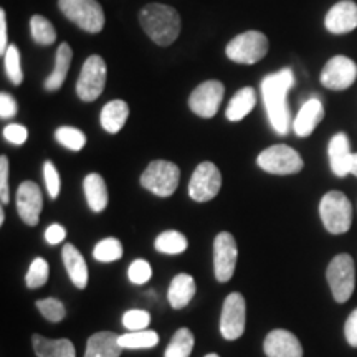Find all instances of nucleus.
<instances>
[{"instance_id":"f257e3e1","label":"nucleus","mask_w":357,"mask_h":357,"mask_svg":"<svg viewBox=\"0 0 357 357\" xmlns=\"http://www.w3.org/2000/svg\"><path fill=\"white\" fill-rule=\"evenodd\" d=\"M294 86V75L289 68H283L268 75L261 82V96L265 102L268 121L280 136H287L291 126V114L288 106V93Z\"/></svg>"},{"instance_id":"f03ea898","label":"nucleus","mask_w":357,"mask_h":357,"mask_svg":"<svg viewBox=\"0 0 357 357\" xmlns=\"http://www.w3.org/2000/svg\"><path fill=\"white\" fill-rule=\"evenodd\" d=\"M139 22L147 37L159 47H169L181 33V17L171 6L147 3L139 13Z\"/></svg>"},{"instance_id":"7ed1b4c3","label":"nucleus","mask_w":357,"mask_h":357,"mask_svg":"<svg viewBox=\"0 0 357 357\" xmlns=\"http://www.w3.org/2000/svg\"><path fill=\"white\" fill-rule=\"evenodd\" d=\"M319 215L329 234H346L352 223V205L342 192L331 190L321 199Z\"/></svg>"},{"instance_id":"20e7f679","label":"nucleus","mask_w":357,"mask_h":357,"mask_svg":"<svg viewBox=\"0 0 357 357\" xmlns=\"http://www.w3.org/2000/svg\"><path fill=\"white\" fill-rule=\"evenodd\" d=\"M60 10L70 22L88 33H100L105 26V12L96 0H58Z\"/></svg>"},{"instance_id":"39448f33","label":"nucleus","mask_w":357,"mask_h":357,"mask_svg":"<svg viewBox=\"0 0 357 357\" xmlns=\"http://www.w3.org/2000/svg\"><path fill=\"white\" fill-rule=\"evenodd\" d=\"M268 48H270V43H268L266 35L257 30H250L231 38L225 52L227 56L235 63L253 65L266 56Z\"/></svg>"},{"instance_id":"423d86ee","label":"nucleus","mask_w":357,"mask_h":357,"mask_svg":"<svg viewBox=\"0 0 357 357\" xmlns=\"http://www.w3.org/2000/svg\"><path fill=\"white\" fill-rule=\"evenodd\" d=\"M181 171L169 160H153L141 176V185L158 197H171L176 192Z\"/></svg>"},{"instance_id":"0eeeda50","label":"nucleus","mask_w":357,"mask_h":357,"mask_svg":"<svg viewBox=\"0 0 357 357\" xmlns=\"http://www.w3.org/2000/svg\"><path fill=\"white\" fill-rule=\"evenodd\" d=\"M326 278H328L334 300L337 303H346L349 300L356 287V270L352 257L347 253L334 257L326 271Z\"/></svg>"},{"instance_id":"6e6552de","label":"nucleus","mask_w":357,"mask_h":357,"mask_svg":"<svg viewBox=\"0 0 357 357\" xmlns=\"http://www.w3.org/2000/svg\"><path fill=\"white\" fill-rule=\"evenodd\" d=\"M257 164L268 174L276 176H289L300 172L305 162L301 155L287 144H275L258 155Z\"/></svg>"},{"instance_id":"1a4fd4ad","label":"nucleus","mask_w":357,"mask_h":357,"mask_svg":"<svg viewBox=\"0 0 357 357\" xmlns=\"http://www.w3.org/2000/svg\"><path fill=\"white\" fill-rule=\"evenodd\" d=\"M106 63L100 55H91L83 63L77 83V95L82 101L91 102L102 95L106 86Z\"/></svg>"},{"instance_id":"9d476101","label":"nucleus","mask_w":357,"mask_h":357,"mask_svg":"<svg viewBox=\"0 0 357 357\" xmlns=\"http://www.w3.org/2000/svg\"><path fill=\"white\" fill-rule=\"evenodd\" d=\"M247 324V305L240 293H230L225 298L220 316V333L227 341L242 337Z\"/></svg>"},{"instance_id":"9b49d317","label":"nucleus","mask_w":357,"mask_h":357,"mask_svg":"<svg viewBox=\"0 0 357 357\" xmlns=\"http://www.w3.org/2000/svg\"><path fill=\"white\" fill-rule=\"evenodd\" d=\"M222 174L213 162L199 164L189 182V195L195 202H208L220 192Z\"/></svg>"},{"instance_id":"f8f14e48","label":"nucleus","mask_w":357,"mask_h":357,"mask_svg":"<svg viewBox=\"0 0 357 357\" xmlns=\"http://www.w3.org/2000/svg\"><path fill=\"white\" fill-rule=\"evenodd\" d=\"M236 257H238V248L234 235L229 231H222L213 240V270H215V278L220 283H227L235 273Z\"/></svg>"},{"instance_id":"ddd939ff","label":"nucleus","mask_w":357,"mask_h":357,"mask_svg":"<svg viewBox=\"0 0 357 357\" xmlns=\"http://www.w3.org/2000/svg\"><path fill=\"white\" fill-rule=\"evenodd\" d=\"M223 84L217 79H208L192 91L189 98V108L200 118L211 119L218 113L223 100Z\"/></svg>"},{"instance_id":"4468645a","label":"nucleus","mask_w":357,"mask_h":357,"mask_svg":"<svg viewBox=\"0 0 357 357\" xmlns=\"http://www.w3.org/2000/svg\"><path fill=\"white\" fill-rule=\"evenodd\" d=\"M357 78V65L351 58L337 55L331 58L321 71V83L334 91H344L351 88Z\"/></svg>"},{"instance_id":"2eb2a0df","label":"nucleus","mask_w":357,"mask_h":357,"mask_svg":"<svg viewBox=\"0 0 357 357\" xmlns=\"http://www.w3.org/2000/svg\"><path fill=\"white\" fill-rule=\"evenodd\" d=\"M43 207V195L40 187L32 181H25L17 190V211L26 225L35 227L40 220Z\"/></svg>"},{"instance_id":"dca6fc26","label":"nucleus","mask_w":357,"mask_h":357,"mask_svg":"<svg viewBox=\"0 0 357 357\" xmlns=\"http://www.w3.org/2000/svg\"><path fill=\"white\" fill-rule=\"evenodd\" d=\"M324 25L334 35L352 32L357 29V6L352 0H341L328 12Z\"/></svg>"},{"instance_id":"f3484780","label":"nucleus","mask_w":357,"mask_h":357,"mask_svg":"<svg viewBox=\"0 0 357 357\" xmlns=\"http://www.w3.org/2000/svg\"><path fill=\"white\" fill-rule=\"evenodd\" d=\"M263 351L266 357H303L301 342L287 329H275L265 337Z\"/></svg>"},{"instance_id":"a211bd4d","label":"nucleus","mask_w":357,"mask_h":357,"mask_svg":"<svg viewBox=\"0 0 357 357\" xmlns=\"http://www.w3.org/2000/svg\"><path fill=\"white\" fill-rule=\"evenodd\" d=\"M328 155L329 166H331L334 176L346 177L347 174H351V142L344 132H337L336 136H333V139L329 141L328 146Z\"/></svg>"},{"instance_id":"6ab92c4d","label":"nucleus","mask_w":357,"mask_h":357,"mask_svg":"<svg viewBox=\"0 0 357 357\" xmlns=\"http://www.w3.org/2000/svg\"><path fill=\"white\" fill-rule=\"evenodd\" d=\"M324 118V106L319 98H311L301 106L300 113L296 114L293 121V129L298 137H307L312 134L316 126L323 121Z\"/></svg>"},{"instance_id":"aec40b11","label":"nucleus","mask_w":357,"mask_h":357,"mask_svg":"<svg viewBox=\"0 0 357 357\" xmlns=\"http://www.w3.org/2000/svg\"><path fill=\"white\" fill-rule=\"evenodd\" d=\"M61 257H63L65 268L66 271H68L71 283H73L78 289L86 288L88 266L83 255L78 252V248L75 247V245L66 243L63 247V252H61Z\"/></svg>"},{"instance_id":"412c9836","label":"nucleus","mask_w":357,"mask_h":357,"mask_svg":"<svg viewBox=\"0 0 357 357\" xmlns=\"http://www.w3.org/2000/svg\"><path fill=\"white\" fill-rule=\"evenodd\" d=\"M123 347L119 346V336L109 331L93 334L88 339L84 357H119Z\"/></svg>"},{"instance_id":"4be33fe9","label":"nucleus","mask_w":357,"mask_h":357,"mask_svg":"<svg viewBox=\"0 0 357 357\" xmlns=\"http://www.w3.org/2000/svg\"><path fill=\"white\" fill-rule=\"evenodd\" d=\"M195 294V281L190 275L178 273L174 276L169 287L167 300L174 310H182L192 301Z\"/></svg>"},{"instance_id":"5701e85b","label":"nucleus","mask_w":357,"mask_h":357,"mask_svg":"<svg viewBox=\"0 0 357 357\" xmlns=\"http://www.w3.org/2000/svg\"><path fill=\"white\" fill-rule=\"evenodd\" d=\"M84 195L86 202L93 212H102L108 205V187H106L105 178L100 174L91 172L84 177L83 182Z\"/></svg>"},{"instance_id":"b1692460","label":"nucleus","mask_w":357,"mask_h":357,"mask_svg":"<svg viewBox=\"0 0 357 357\" xmlns=\"http://www.w3.org/2000/svg\"><path fill=\"white\" fill-rule=\"evenodd\" d=\"M71 58H73V50L70 48L68 43H61L56 50L55 56V68L50 73V77L45 79L43 86L47 91H56L63 86L66 75H68Z\"/></svg>"},{"instance_id":"393cba45","label":"nucleus","mask_w":357,"mask_h":357,"mask_svg":"<svg viewBox=\"0 0 357 357\" xmlns=\"http://www.w3.org/2000/svg\"><path fill=\"white\" fill-rule=\"evenodd\" d=\"M32 342L38 357H77L75 346L68 339H47L35 334Z\"/></svg>"},{"instance_id":"a878e982","label":"nucleus","mask_w":357,"mask_h":357,"mask_svg":"<svg viewBox=\"0 0 357 357\" xmlns=\"http://www.w3.org/2000/svg\"><path fill=\"white\" fill-rule=\"evenodd\" d=\"M129 116V106L126 101L121 100H114L106 102L105 108L101 111V126L106 132L109 134H116L123 129L124 124L128 121Z\"/></svg>"},{"instance_id":"bb28decb","label":"nucleus","mask_w":357,"mask_h":357,"mask_svg":"<svg viewBox=\"0 0 357 357\" xmlns=\"http://www.w3.org/2000/svg\"><path fill=\"white\" fill-rule=\"evenodd\" d=\"M257 105V93L253 88H242L236 91V95L231 98L229 106H227L225 116L229 121H242L245 116L252 113V109Z\"/></svg>"},{"instance_id":"cd10ccee","label":"nucleus","mask_w":357,"mask_h":357,"mask_svg":"<svg viewBox=\"0 0 357 357\" xmlns=\"http://www.w3.org/2000/svg\"><path fill=\"white\" fill-rule=\"evenodd\" d=\"M187 245L189 243H187L185 235L176 230H167L155 238L154 247L158 252L166 253V255H178V253L185 252Z\"/></svg>"},{"instance_id":"c85d7f7f","label":"nucleus","mask_w":357,"mask_h":357,"mask_svg":"<svg viewBox=\"0 0 357 357\" xmlns=\"http://www.w3.org/2000/svg\"><path fill=\"white\" fill-rule=\"evenodd\" d=\"M194 334L187 328H181L174 334L169 342L164 357H189L194 349Z\"/></svg>"},{"instance_id":"c756f323","label":"nucleus","mask_w":357,"mask_h":357,"mask_svg":"<svg viewBox=\"0 0 357 357\" xmlns=\"http://www.w3.org/2000/svg\"><path fill=\"white\" fill-rule=\"evenodd\" d=\"M159 344V334L155 331H132L119 336L123 349H149Z\"/></svg>"},{"instance_id":"7c9ffc66","label":"nucleus","mask_w":357,"mask_h":357,"mask_svg":"<svg viewBox=\"0 0 357 357\" xmlns=\"http://www.w3.org/2000/svg\"><path fill=\"white\" fill-rule=\"evenodd\" d=\"M30 32L35 43L52 45L56 40V30L53 29L52 22L42 15H33L30 19Z\"/></svg>"},{"instance_id":"2f4dec72","label":"nucleus","mask_w":357,"mask_h":357,"mask_svg":"<svg viewBox=\"0 0 357 357\" xmlns=\"http://www.w3.org/2000/svg\"><path fill=\"white\" fill-rule=\"evenodd\" d=\"M95 260L101 263H111L123 257V245L118 238H105L93 250Z\"/></svg>"},{"instance_id":"473e14b6","label":"nucleus","mask_w":357,"mask_h":357,"mask_svg":"<svg viewBox=\"0 0 357 357\" xmlns=\"http://www.w3.org/2000/svg\"><path fill=\"white\" fill-rule=\"evenodd\" d=\"M56 141L70 151H82L86 144V136L83 131L71 126H61L55 132Z\"/></svg>"},{"instance_id":"72a5a7b5","label":"nucleus","mask_w":357,"mask_h":357,"mask_svg":"<svg viewBox=\"0 0 357 357\" xmlns=\"http://www.w3.org/2000/svg\"><path fill=\"white\" fill-rule=\"evenodd\" d=\"M6 71L7 77L10 78L12 84L19 86L24 83V71H22V60H20V52L15 45H8L7 53H6Z\"/></svg>"},{"instance_id":"f704fd0d","label":"nucleus","mask_w":357,"mask_h":357,"mask_svg":"<svg viewBox=\"0 0 357 357\" xmlns=\"http://www.w3.org/2000/svg\"><path fill=\"white\" fill-rule=\"evenodd\" d=\"M48 273H50V266H48V263L40 257L35 258L32 265L29 268V271H26V276H25L26 287L30 289L42 288L48 281Z\"/></svg>"},{"instance_id":"c9c22d12","label":"nucleus","mask_w":357,"mask_h":357,"mask_svg":"<svg viewBox=\"0 0 357 357\" xmlns=\"http://www.w3.org/2000/svg\"><path fill=\"white\" fill-rule=\"evenodd\" d=\"M37 307H38V311L42 312L43 318L47 321H52V323H60V321L63 319L65 314H66L63 303L55 300V298L38 300Z\"/></svg>"},{"instance_id":"e433bc0d","label":"nucleus","mask_w":357,"mask_h":357,"mask_svg":"<svg viewBox=\"0 0 357 357\" xmlns=\"http://www.w3.org/2000/svg\"><path fill=\"white\" fill-rule=\"evenodd\" d=\"M151 323V314L144 310H131L126 311L123 316L124 328L129 331H144Z\"/></svg>"},{"instance_id":"4c0bfd02","label":"nucleus","mask_w":357,"mask_h":357,"mask_svg":"<svg viewBox=\"0 0 357 357\" xmlns=\"http://www.w3.org/2000/svg\"><path fill=\"white\" fill-rule=\"evenodd\" d=\"M128 276L134 284H144L153 276V268L146 260H134L128 270Z\"/></svg>"},{"instance_id":"58836bf2","label":"nucleus","mask_w":357,"mask_h":357,"mask_svg":"<svg viewBox=\"0 0 357 357\" xmlns=\"http://www.w3.org/2000/svg\"><path fill=\"white\" fill-rule=\"evenodd\" d=\"M43 178L45 184H47L48 195H50L52 199H56L61 189V181L60 174H58L56 167L53 166V162H50V160H47V162L43 164Z\"/></svg>"},{"instance_id":"ea45409f","label":"nucleus","mask_w":357,"mask_h":357,"mask_svg":"<svg viewBox=\"0 0 357 357\" xmlns=\"http://www.w3.org/2000/svg\"><path fill=\"white\" fill-rule=\"evenodd\" d=\"M2 134L8 142L15 146H22L26 141V137H29V131L22 124H8L7 128H3Z\"/></svg>"},{"instance_id":"a19ab883","label":"nucleus","mask_w":357,"mask_h":357,"mask_svg":"<svg viewBox=\"0 0 357 357\" xmlns=\"http://www.w3.org/2000/svg\"><path fill=\"white\" fill-rule=\"evenodd\" d=\"M0 200L6 205L10 200V192H8V159L6 155L0 158Z\"/></svg>"},{"instance_id":"79ce46f5","label":"nucleus","mask_w":357,"mask_h":357,"mask_svg":"<svg viewBox=\"0 0 357 357\" xmlns=\"http://www.w3.org/2000/svg\"><path fill=\"white\" fill-rule=\"evenodd\" d=\"M17 114V101L10 95L2 93L0 95V118L8 119Z\"/></svg>"},{"instance_id":"37998d69","label":"nucleus","mask_w":357,"mask_h":357,"mask_svg":"<svg viewBox=\"0 0 357 357\" xmlns=\"http://www.w3.org/2000/svg\"><path fill=\"white\" fill-rule=\"evenodd\" d=\"M344 334H346L347 342H349V346L357 347V307L351 312L349 318L346 321Z\"/></svg>"},{"instance_id":"c03bdc74","label":"nucleus","mask_w":357,"mask_h":357,"mask_svg":"<svg viewBox=\"0 0 357 357\" xmlns=\"http://www.w3.org/2000/svg\"><path fill=\"white\" fill-rule=\"evenodd\" d=\"M65 236L66 230L60 225V223H52L47 229V231H45V240L50 245H58L60 242H63Z\"/></svg>"},{"instance_id":"a18cd8bd","label":"nucleus","mask_w":357,"mask_h":357,"mask_svg":"<svg viewBox=\"0 0 357 357\" xmlns=\"http://www.w3.org/2000/svg\"><path fill=\"white\" fill-rule=\"evenodd\" d=\"M7 17H6V10L0 8V53L6 55L7 53Z\"/></svg>"},{"instance_id":"49530a36","label":"nucleus","mask_w":357,"mask_h":357,"mask_svg":"<svg viewBox=\"0 0 357 357\" xmlns=\"http://www.w3.org/2000/svg\"><path fill=\"white\" fill-rule=\"evenodd\" d=\"M351 174H354L357 177V153L352 154V162H351Z\"/></svg>"},{"instance_id":"de8ad7c7","label":"nucleus","mask_w":357,"mask_h":357,"mask_svg":"<svg viewBox=\"0 0 357 357\" xmlns=\"http://www.w3.org/2000/svg\"><path fill=\"white\" fill-rule=\"evenodd\" d=\"M3 222H6V212L0 211V223H3Z\"/></svg>"},{"instance_id":"09e8293b","label":"nucleus","mask_w":357,"mask_h":357,"mask_svg":"<svg viewBox=\"0 0 357 357\" xmlns=\"http://www.w3.org/2000/svg\"><path fill=\"white\" fill-rule=\"evenodd\" d=\"M205 357H220V356H218V354H207Z\"/></svg>"}]
</instances>
